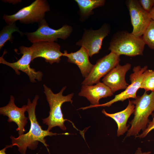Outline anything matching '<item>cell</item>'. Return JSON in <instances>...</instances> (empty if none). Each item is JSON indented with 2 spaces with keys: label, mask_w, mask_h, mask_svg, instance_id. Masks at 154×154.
Returning a JSON list of instances; mask_svg holds the SVG:
<instances>
[{
  "label": "cell",
  "mask_w": 154,
  "mask_h": 154,
  "mask_svg": "<svg viewBox=\"0 0 154 154\" xmlns=\"http://www.w3.org/2000/svg\"><path fill=\"white\" fill-rule=\"evenodd\" d=\"M39 98L38 95H35L31 102L30 99L27 100V109L28 119L30 121V127L29 131L17 138L14 136L10 137L12 139V147L17 146L19 151L22 154H26L27 148L32 150L35 149L37 147L38 142L42 143L46 147L48 145L46 143L44 138L47 136H52L59 134L68 135L69 133L57 134L53 133L47 130H44L42 128L37 121L35 113V108Z\"/></svg>",
  "instance_id": "cell-1"
},
{
  "label": "cell",
  "mask_w": 154,
  "mask_h": 154,
  "mask_svg": "<svg viewBox=\"0 0 154 154\" xmlns=\"http://www.w3.org/2000/svg\"><path fill=\"white\" fill-rule=\"evenodd\" d=\"M43 86L44 93L50 108L48 116L42 119L43 123L48 126L47 130L50 131L53 127L58 126L62 130H66V128L64 123L66 121L71 122L74 127L77 129L72 121L64 119L61 110L62 105L64 103L70 102L72 104L73 101L72 99L74 94L72 93L66 96H63V93L66 86H64L57 93L54 94L51 89L45 84H43Z\"/></svg>",
  "instance_id": "cell-2"
},
{
  "label": "cell",
  "mask_w": 154,
  "mask_h": 154,
  "mask_svg": "<svg viewBox=\"0 0 154 154\" xmlns=\"http://www.w3.org/2000/svg\"><path fill=\"white\" fill-rule=\"evenodd\" d=\"M145 44L142 37L126 31H119L113 36L109 50L116 55L129 56L142 55Z\"/></svg>",
  "instance_id": "cell-3"
},
{
  "label": "cell",
  "mask_w": 154,
  "mask_h": 154,
  "mask_svg": "<svg viewBox=\"0 0 154 154\" xmlns=\"http://www.w3.org/2000/svg\"><path fill=\"white\" fill-rule=\"evenodd\" d=\"M135 106L134 117L130 122L131 127L126 136L136 137L141 130L144 131L149 121V116L154 111V92L148 94L145 91L141 96H138L131 101Z\"/></svg>",
  "instance_id": "cell-4"
},
{
  "label": "cell",
  "mask_w": 154,
  "mask_h": 154,
  "mask_svg": "<svg viewBox=\"0 0 154 154\" xmlns=\"http://www.w3.org/2000/svg\"><path fill=\"white\" fill-rule=\"evenodd\" d=\"M50 10V6L47 1L36 0L15 14L4 15L3 18L8 24L15 23L17 21L25 24L39 23L44 19L45 13Z\"/></svg>",
  "instance_id": "cell-5"
},
{
  "label": "cell",
  "mask_w": 154,
  "mask_h": 154,
  "mask_svg": "<svg viewBox=\"0 0 154 154\" xmlns=\"http://www.w3.org/2000/svg\"><path fill=\"white\" fill-rule=\"evenodd\" d=\"M71 26L65 25L58 29H54L48 26L45 19L39 23L38 29L35 31L26 33L28 39L32 43L41 42H54L60 38L66 39L72 32Z\"/></svg>",
  "instance_id": "cell-6"
},
{
  "label": "cell",
  "mask_w": 154,
  "mask_h": 154,
  "mask_svg": "<svg viewBox=\"0 0 154 154\" xmlns=\"http://www.w3.org/2000/svg\"><path fill=\"white\" fill-rule=\"evenodd\" d=\"M20 53L23 54L22 57L17 61L13 62H9L5 60L3 55L7 52L4 51L1 56L0 57V63L6 65L12 68L17 75H20L19 70L26 74L29 76L30 82H36L35 79L38 81L42 80V73L40 71H36L31 68L30 64L32 61V51L30 47L22 46L19 47Z\"/></svg>",
  "instance_id": "cell-7"
},
{
  "label": "cell",
  "mask_w": 154,
  "mask_h": 154,
  "mask_svg": "<svg viewBox=\"0 0 154 154\" xmlns=\"http://www.w3.org/2000/svg\"><path fill=\"white\" fill-rule=\"evenodd\" d=\"M147 68V67L146 66L143 67L140 66L134 67L133 69V73L129 76V80L131 84L124 91L115 95L113 99L108 102L95 106L91 105L87 107L88 108L100 107H109L113 103L118 101L123 102L129 98L136 99L137 97V92L140 88Z\"/></svg>",
  "instance_id": "cell-8"
},
{
  "label": "cell",
  "mask_w": 154,
  "mask_h": 154,
  "mask_svg": "<svg viewBox=\"0 0 154 154\" xmlns=\"http://www.w3.org/2000/svg\"><path fill=\"white\" fill-rule=\"evenodd\" d=\"M109 25L104 24L99 29L85 31L81 39L76 44L83 47L87 51L89 56L98 53L101 49L104 38L110 32Z\"/></svg>",
  "instance_id": "cell-9"
},
{
  "label": "cell",
  "mask_w": 154,
  "mask_h": 154,
  "mask_svg": "<svg viewBox=\"0 0 154 154\" xmlns=\"http://www.w3.org/2000/svg\"><path fill=\"white\" fill-rule=\"evenodd\" d=\"M120 56L111 52L97 61L89 75L82 83V85H92L100 82V78L106 76L119 64Z\"/></svg>",
  "instance_id": "cell-10"
},
{
  "label": "cell",
  "mask_w": 154,
  "mask_h": 154,
  "mask_svg": "<svg viewBox=\"0 0 154 154\" xmlns=\"http://www.w3.org/2000/svg\"><path fill=\"white\" fill-rule=\"evenodd\" d=\"M125 3L133 26L131 33L136 36L142 37L152 20L149 13L143 9L138 0H127Z\"/></svg>",
  "instance_id": "cell-11"
},
{
  "label": "cell",
  "mask_w": 154,
  "mask_h": 154,
  "mask_svg": "<svg viewBox=\"0 0 154 154\" xmlns=\"http://www.w3.org/2000/svg\"><path fill=\"white\" fill-rule=\"evenodd\" d=\"M32 51V61L38 57L45 59L46 62L52 64L59 63L63 53L60 51V46L54 42H41L33 43L30 46Z\"/></svg>",
  "instance_id": "cell-12"
},
{
  "label": "cell",
  "mask_w": 154,
  "mask_h": 154,
  "mask_svg": "<svg viewBox=\"0 0 154 154\" xmlns=\"http://www.w3.org/2000/svg\"><path fill=\"white\" fill-rule=\"evenodd\" d=\"M15 100L14 96L11 95L8 104L0 108V114L8 117L9 122H13L17 124L18 127L16 131H18L19 135H20L25 131V127L27 123L28 117H26L25 114V111H27V106L24 105L19 108L15 104Z\"/></svg>",
  "instance_id": "cell-13"
},
{
  "label": "cell",
  "mask_w": 154,
  "mask_h": 154,
  "mask_svg": "<svg viewBox=\"0 0 154 154\" xmlns=\"http://www.w3.org/2000/svg\"><path fill=\"white\" fill-rule=\"evenodd\" d=\"M131 66L128 63L123 65L118 64L104 76L102 80L103 82L113 93L120 90L125 89L129 85L126 82L125 76Z\"/></svg>",
  "instance_id": "cell-14"
},
{
  "label": "cell",
  "mask_w": 154,
  "mask_h": 154,
  "mask_svg": "<svg viewBox=\"0 0 154 154\" xmlns=\"http://www.w3.org/2000/svg\"><path fill=\"white\" fill-rule=\"evenodd\" d=\"M110 88L103 82H100L94 85H82L79 96L86 98L92 105L99 104L100 100L113 95Z\"/></svg>",
  "instance_id": "cell-15"
},
{
  "label": "cell",
  "mask_w": 154,
  "mask_h": 154,
  "mask_svg": "<svg viewBox=\"0 0 154 154\" xmlns=\"http://www.w3.org/2000/svg\"><path fill=\"white\" fill-rule=\"evenodd\" d=\"M63 56L66 57L68 61L76 64L80 69L83 77L86 78L90 74L94 65L90 62L88 53L83 47L75 52L68 53L64 51Z\"/></svg>",
  "instance_id": "cell-16"
},
{
  "label": "cell",
  "mask_w": 154,
  "mask_h": 154,
  "mask_svg": "<svg viewBox=\"0 0 154 154\" xmlns=\"http://www.w3.org/2000/svg\"><path fill=\"white\" fill-rule=\"evenodd\" d=\"M129 101L126 108L120 112L114 114H109L107 113L104 109L102 111L103 114L106 116L112 118L116 123L118 127L117 131L118 136L123 135L127 131L129 127L126 125L127 120L134 111V105L129 100Z\"/></svg>",
  "instance_id": "cell-17"
},
{
  "label": "cell",
  "mask_w": 154,
  "mask_h": 154,
  "mask_svg": "<svg viewBox=\"0 0 154 154\" xmlns=\"http://www.w3.org/2000/svg\"><path fill=\"white\" fill-rule=\"evenodd\" d=\"M79 7L80 13L84 17L90 16L93 13L95 8L103 6L105 4L104 0H75Z\"/></svg>",
  "instance_id": "cell-18"
},
{
  "label": "cell",
  "mask_w": 154,
  "mask_h": 154,
  "mask_svg": "<svg viewBox=\"0 0 154 154\" xmlns=\"http://www.w3.org/2000/svg\"><path fill=\"white\" fill-rule=\"evenodd\" d=\"M18 32L23 35V33L19 29L15 23L4 26L0 32V49L4 46L8 40L11 41L13 40L12 34L15 32Z\"/></svg>",
  "instance_id": "cell-19"
},
{
  "label": "cell",
  "mask_w": 154,
  "mask_h": 154,
  "mask_svg": "<svg viewBox=\"0 0 154 154\" xmlns=\"http://www.w3.org/2000/svg\"><path fill=\"white\" fill-rule=\"evenodd\" d=\"M142 37L145 44L154 50V20H151Z\"/></svg>",
  "instance_id": "cell-20"
},
{
  "label": "cell",
  "mask_w": 154,
  "mask_h": 154,
  "mask_svg": "<svg viewBox=\"0 0 154 154\" xmlns=\"http://www.w3.org/2000/svg\"><path fill=\"white\" fill-rule=\"evenodd\" d=\"M140 88L144 89L146 92L148 91L154 92V74L153 70H146Z\"/></svg>",
  "instance_id": "cell-21"
},
{
  "label": "cell",
  "mask_w": 154,
  "mask_h": 154,
  "mask_svg": "<svg viewBox=\"0 0 154 154\" xmlns=\"http://www.w3.org/2000/svg\"><path fill=\"white\" fill-rule=\"evenodd\" d=\"M138 2L142 7L149 13L154 4V0H139Z\"/></svg>",
  "instance_id": "cell-22"
},
{
  "label": "cell",
  "mask_w": 154,
  "mask_h": 154,
  "mask_svg": "<svg viewBox=\"0 0 154 154\" xmlns=\"http://www.w3.org/2000/svg\"><path fill=\"white\" fill-rule=\"evenodd\" d=\"M154 129V117H153L152 121H149L147 127L141 134L138 135L136 137L140 138H143L145 137L151 130Z\"/></svg>",
  "instance_id": "cell-23"
},
{
  "label": "cell",
  "mask_w": 154,
  "mask_h": 154,
  "mask_svg": "<svg viewBox=\"0 0 154 154\" xmlns=\"http://www.w3.org/2000/svg\"><path fill=\"white\" fill-rule=\"evenodd\" d=\"M149 16L151 20H154V6L149 12Z\"/></svg>",
  "instance_id": "cell-24"
},
{
  "label": "cell",
  "mask_w": 154,
  "mask_h": 154,
  "mask_svg": "<svg viewBox=\"0 0 154 154\" xmlns=\"http://www.w3.org/2000/svg\"><path fill=\"white\" fill-rule=\"evenodd\" d=\"M141 150V148H138L136 151L135 154H150L151 153V152L142 153Z\"/></svg>",
  "instance_id": "cell-25"
},
{
  "label": "cell",
  "mask_w": 154,
  "mask_h": 154,
  "mask_svg": "<svg viewBox=\"0 0 154 154\" xmlns=\"http://www.w3.org/2000/svg\"><path fill=\"white\" fill-rule=\"evenodd\" d=\"M153 73H154V70L153 71Z\"/></svg>",
  "instance_id": "cell-26"
}]
</instances>
